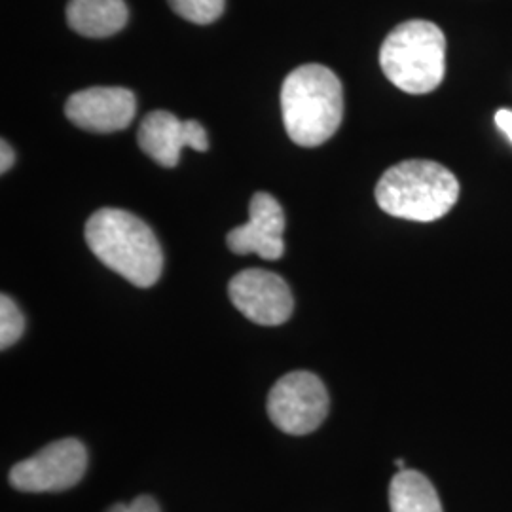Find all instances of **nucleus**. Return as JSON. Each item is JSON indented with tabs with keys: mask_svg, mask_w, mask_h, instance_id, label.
<instances>
[{
	"mask_svg": "<svg viewBox=\"0 0 512 512\" xmlns=\"http://www.w3.org/2000/svg\"><path fill=\"white\" fill-rule=\"evenodd\" d=\"M86 243L107 268L135 287H152L164 270L154 232L145 220L124 209L105 207L93 213L86 224Z\"/></svg>",
	"mask_w": 512,
	"mask_h": 512,
	"instance_id": "1",
	"label": "nucleus"
},
{
	"mask_svg": "<svg viewBox=\"0 0 512 512\" xmlns=\"http://www.w3.org/2000/svg\"><path fill=\"white\" fill-rule=\"evenodd\" d=\"M283 124L291 141L300 147L327 143L344 120V88L325 65L294 69L281 88Z\"/></svg>",
	"mask_w": 512,
	"mask_h": 512,
	"instance_id": "2",
	"label": "nucleus"
},
{
	"mask_svg": "<svg viewBox=\"0 0 512 512\" xmlns=\"http://www.w3.org/2000/svg\"><path fill=\"white\" fill-rule=\"evenodd\" d=\"M459 190V181L448 167L433 160H404L382 175L376 184V202L391 217L433 222L454 209Z\"/></svg>",
	"mask_w": 512,
	"mask_h": 512,
	"instance_id": "3",
	"label": "nucleus"
},
{
	"mask_svg": "<svg viewBox=\"0 0 512 512\" xmlns=\"http://www.w3.org/2000/svg\"><path fill=\"white\" fill-rule=\"evenodd\" d=\"M385 78L412 95L435 92L446 74V37L439 25L410 19L397 25L380 48Z\"/></svg>",
	"mask_w": 512,
	"mask_h": 512,
	"instance_id": "4",
	"label": "nucleus"
},
{
	"mask_svg": "<svg viewBox=\"0 0 512 512\" xmlns=\"http://www.w3.org/2000/svg\"><path fill=\"white\" fill-rule=\"evenodd\" d=\"M329 391L319 376L296 370L275 382L268 395V416L287 435L313 433L329 416Z\"/></svg>",
	"mask_w": 512,
	"mask_h": 512,
	"instance_id": "5",
	"label": "nucleus"
},
{
	"mask_svg": "<svg viewBox=\"0 0 512 512\" xmlns=\"http://www.w3.org/2000/svg\"><path fill=\"white\" fill-rule=\"evenodd\" d=\"M88 469L86 446L76 439L55 440L35 456L16 463L8 475L12 488L25 494L65 492L76 486Z\"/></svg>",
	"mask_w": 512,
	"mask_h": 512,
	"instance_id": "6",
	"label": "nucleus"
},
{
	"mask_svg": "<svg viewBox=\"0 0 512 512\" xmlns=\"http://www.w3.org/2000/svg\"><path fill=\"white\" fill-rule=\"evenodd\" d=\"M228 294L232 304L249 321L262 327H277L293 315L294 298L291 287L283 277L251 268L243 270L230 281Z\"/></svg>",
	"mask_w": 512,
	"mask_h": 512,
	"instance_id": "7",
	"label": "nucleus"
},
{
	"mask_svg": "<svg viewBox=\"0 0 512 512\" xmlns=\"http://www.w3.org/2000/svg\"><path fill=\"white\" fill-rule=\"evenodd\" d=\"M137 141L141 150L156 164L175 167L181 150L186 147L198 152L209 148L207 131L196 120H179L167 110H152L139 126Z\"/></svg>",
	"mask_w": 512,
	"mask_h": 512,
	"instance_id": "8",
	"label": "nucleus"
},
{
	"mask_svg": "<svg viewBox=\"0 0 512 512\" xmlns=\"http://www.w3.org/2000/svg\"><path fill=\"white\" fill-rule=\"evenodd\" d=\"M285 213L268 192H256L249 203V222L230 230L226 243L236 255H258L277 260L285 253Z\"/></svg>",
	"mask_w": 512,
	"mask_h": 512,
	"instance_id": "9",
	"label": "nucleus"
},
{
	"mask_svg": "<svg viewBox=\"0 0 512 512\" xmlns=\"http://www.w3.org/2000/svg\"><path fill=\"white\" fill-rule=\"evenodd\" d=\"M137 112V99L126 88H88L74 93L65 114L74 126L93 133H114L128 128Z\"/></svg>",
	"mask_w": 512,
	"mask_h": 512,
	"instance_id": "10",
	"label": "nucleus"
},
{
	"mask_svg": "<svg viewBox=\"0 0 512 512\" xmlns=\"http://www.w3.org/2000/svg\"><path fill=\"white\" fill-rule=\"evenodd\" d=\"M67 21L82 37H112L126 27L128 6L124 0H69Z\"/></svg>",
	"mask_w": 512,
	"mask_h": 512,
	"instance_id": "11",
	"label": "nucleus"
},
{
	"mask_svg": "<svg viewBox=\"0 0 512 512\" xmlns=\"http://www.w3.org/2000/svg\"><path fill=\"white\" fill-rule=\"evenodd\" d=\"M389 505L391 512H444L435 486L412 469H403L391 478Z\"/></svg>",
	"mask_w": 512,
	"mask_h": 512,
	"instance_id": "12",
	"label": "nucleus"
},
{
	"mask_svg": "<svg viewBox=\"0 0 512 512\" xmlns=\"http://www.w3.org/2000/svg\"><path fill=\"white\" fill-rule=\"evenodd\" d=\"M175 14L198 25H209L222 16L224 0H169Z\"/></svg>",
	"mask_w": 512,
	"mask_h": 512,
	"instance_id": "13",
	"label": "nucleus"
},
{
	"mask_svg": "<svg viewBox=\"0 0 512 512\" xmlns=\"http://www.w3.org/2000/svg\"><path fill=\"white\" fill-rule=\"evenodd\" d=\"M25 330V317L18 304L8 296H0V349L12 348Z\"/></svg>",
	"mask_w": 512,
	"mask_h": 512,
	"instance_id": "14",
	"label": "nucleus"
},
{
	"mask_svg": "<svg viewBox=\"0 0 512 512\" xmlns=\"http://www.w3.org/2000/svg\"><path fill=\"white\" fill-rule=\"evenodd\" d=\"M107 512H160V505L150 495H139L129 505L118 503V505H112Z\"/></svg>",
	"mask_w": 512,
	"mask_h": 512,
	"instance_id": "15",
	"label": "nucleus"
},
{
	"mask_svg": "<svg viewBox=\"0 0 512 512\" xmlns=\"http://www.w3.org/2000/svg\"><path fill=\"white\" fill-rule=\"evenodd\" d=\"M495 124L512 141V110H497L495 112Z\"/></svg>",
	"mask_w": 512,
	"mask_h": 512,
	"instance_id": "16",
	"label": "nucleus"
},
{
	"mask_svg": "<svg viewBox=\"0 0 512 512\" xmlns=\"http://www.w3.org/2000/svg\"><path fill=\"white\" fill-rule=\"evenodd\" d=\"M14 160H16L14 150H12V147H10L6 141H2V143H0V171L6 173V171L14 165Z\"/></svg>",
	"mask_w": 512,
	"mask_h": 512,
	"instance_id": "17",
	"label": "nucleus"
},
{
	"mask_svg": "<svg viewBox=\"0 0 512 512\" xmlns=\"http://www.w3.org/2000/svg\"><path fill=\"white\" fill-rule=\"evenodd\" d=\"M395 465H397V467H399L401 471H403V469H406V461H404V459H397V461H395Z\"/></svg>",
	"mask_w": 512,
	"mask_h": 512,
	"instance_id": "18",
	"label": "nucleus"
}]
</instances>
